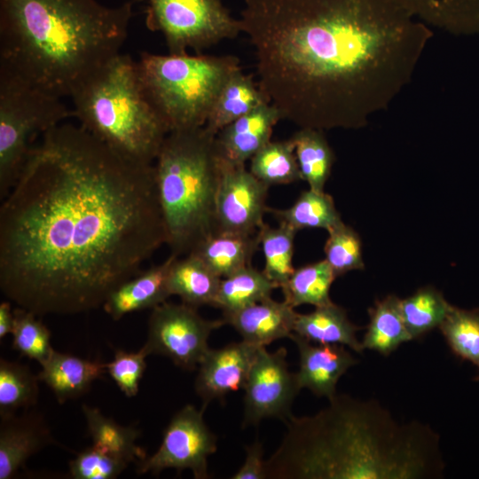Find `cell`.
I'll list each match as a JSON object with an SVG mask.
<instances>
[{"mask_svg":"<svg viewBox=\"0 0 479 479\" xmlns=\"http://www.w3.org/2000/svg\"><path fill=\"white\" fill-rule=\"evenodd\" d=\"M167 240L154 165L61 123L2 202L0 288L37 316L90 311Z\"/></svg>","mask_w":479,"mask_h":479,"instance_id":"obj_1","label":"cell"},{"mask_svg":"<svg viewBox=\"0 0 479 479\" xmlns=\"http://www.w3.org/2000/svg\"><path fill=\"white\" fill-rule=\"evenodd\" d=\"M239 19L282 119L323 130L386 110L433 36L397 0H245Z\"/></svg>","mask_w":479,"mask_h":479,"instance_id":"obj_2","label":"cell"},{"mask_svg":"<svg viewBox=\"0 0 479 479\" xmlns=\"http://www.w3.org/2000/svg\"><path fill=\"white\" fill-rule=\"evenodd\" d=\"M310 416L291 415L265 460L271 479H434L445 463L440 436L417 420L398 422L374 400L336 394Z\"/></svg>","mask_w":479,"mask_h":479,"instance_id":"obj_3","label":"cell"},{"mask_svg":"<svg viewBox=\"0 0 479 479\" xmlns=\"http://www.w3.org/2000/svg\"><path fill=\"white\" fill-rule=\"evenodd\" d=\"M133 3L0 0V69L59 98L120 53Z\"/></svg>","mask_w":479,"mask_h":479,"instance_id":"obj_4","label":"cell"},{"mask_svg":"<svg viewBox=\"0 0 479 479\" xmlns=\"http://www.w3.org/2000/svg\"><path fill=\"white\" fill-rule=\"evenodd\" d=\"M205 126L173 130L155 159L159 200L171 254H190L216 232L222 159Z\"/></svg>","mask_w":479,"mask_h":479,"instance_id":"obj_5","label":"cell"},{"mask_svg":"<svg viewBox=\"0 0 479 479\" xmlns=\"http://www.w3.org/2000/svg\"><path fill=\"white\" fill-rule=\"evenodd\" d=\"M69 97L81 127L121 154L153 164L169 130L145 95L137 61L114 55Z\"/></svg>","mask_w":479,"mask_h":479,"instance_id":"obj_6","label":"cell"},{"mask_svg":"<svg viewBox=\"0 0 479 479\" xmlns=\"http://www.w3.org/2000/svg\"><path fill=\"white\" fill-rule=\"evenodd\" d=\"M137 62L145 95L169 132L205 126L225 82L241 68L232 55L143 52Z\"/></svg>","mask_w":479,"mask_h":479,"instance_id":"obj_7","label":"cell"},{"mask_svg":"<svg viewBox=\"0 0 479 479\" xmlns=\"http://www.w3.org/2000/svg\"><path fill=\"white\" fill-rule=\"evenodd\" d=\"M74 116L61 98L0 69V196L16 183L38 134Z\"/></svg>","mask_w":479,"mask_h":479,"instance_id":"obj_8","label":"cell"},{"mask_svg":"<svg viewBox=\"0 0 479 479\" xmlns=\"http://www.w3.org/2000/svg\"><path fill=\"white\" fill-rule=\"evenodd\" d=\"M145 24L161 33L172 54L200 52L242 32L222 0H147Z\"/></svg>","mask_w":479,"mask_h":479,"instance_id":"obj_9","label":"cell"},{"mask_svg":"<svg viewBox=\"0 0 479 479\" xmlns=\"http://www.w3.org/2000/svg\"><path fill=\"white\" fill-rule=\"evenodd\" d=\"M223 325L222 318L205 319L196 308L184 302H164L152 309L142 348L148 356L167 357L178 367L192 371L209 349L211 333Z\"/></svg>","mask_w":479,"mask_h":479,"instance_id":"obj_10","label":"cell"},{"mask_svg":"<svg viewBox=\"0 0 479 479\" xmlns=\"http://www.w3.org/2000/svg\"><path fill=\"white\" fill-rule=\"evenodd\" d=\"M203 411L186 404L176 412L163 431L158 450L137 461V474L189 469L196 479L208 478V459L217 450V438L207 426Z\"/></svg>","mask_w":479,"mask_h":479,"instance_id":"obj_11","label":"cell"},{"mask_svg":"<svg viewBox=\"0 0 479 479\" xmlns=\"http://www.w3.org/2000/svg\"><path fill=\"white\" fill-rule=\"evenodd\" d=\"M287 349L270 352L260 347L244 387L242 427L257 426L265 419L284 422L292 415L293 402L301 390L287 362Z\"/></svg>","mask_w":479,"mask_h":479,"instance_id":"obj_12","label":"cell"},{"mask_svg":"<svg viewBox=\"0 0 479 479\" xmlns=\"http://www.w3.org/2000/svg\"><path fill=\"white\" fill-rule=\"evenodd\" d=\"M269 187L247 170L245 165L222 160L216 198V232L255 234L268 210Z\"/></svg>","mask_w":479,"mask_h":479,"instance_id":"obj_13","label":"cell"},{"mask_svg":"<svg viewBox=\"0 0 479 479\" xmlns=\"http://www.w3.org/2000/svg\"><path fill=\"white\" fill-rule=\"evenodd\" d=\"M260 347L245 341L210 349L198 366L194 382L202 410L213 400H224L227 394L244 389Z\"/></svg>","mask_w":479,"mask_h":479,"instance_id":"obj_14","label":"cell"},{"mask_svg":"<svg viewBox=\"0 0 479 479\" xmlns=\"http://www.w3.org/2000/svg\"><path fill=\"white\" fill-rule=\"evenodd\" d=\"M290 339L299 352V370L295 373L300 389H308L318 397H334L340 378L358 359L342 345L316 344L293 334Z\"/></svg>","mask_w":479,"mask_h":479,"instance_id":"obj_15","label":"cell"},{"mask_svg":"<svg viewBox=\"0 0 479 479\" xmlns=\"http://www.w3.org/2000/svg\"><path fill=\"white\" fill-rule=\"evenodd\" d=\"M282 120L271 103L262 105L233 121L216 136L222 160L233 165H245L264 145L271 141L273 128Z\"/></svg>","mask_w":479,"mask_h":479,"instance_id":"obj_16","label":"cell"},{"mask_svg":"<svg viewBox=\"0 0 479 479\" xmlns=\"http://www.w3.org/2000/svg\"><path fill=\"white\" fill-rule=\"evenodd\" d=\"M0 420V479H10L53 437L45 420L33 411Z\"/></svg>","mask_w":479,"mask_h":479,"instance_id":"obj_17","label":"cell"},{"mask_svg":"<svg viewBox=\"0 0 479 479\" xmlns=\"http://www.w3.org/2000/svg\"><path fill=\"white\" fill-rule=\"evenodd\" d=\"M294 308L285 301L263 299L235 312L223 315L224 325L232 326L242 340L257 347L290 338L297 317Z\"/></svg>","mask_w":479,"mask_h":479,"instance_id":"obj_18","label":"cell"},{"mask_svg":"<svg viewBox=\"0 0 479 479\" xmlns=\"http://www.w3.org/2000/svg\"><path fill=\"white\" fill-rule=\"evenodd\" d=\"M171 254L162 263L141 271L113 291L103 304L104 310L119 320L127 314L153 309L166 302L171 295L168 287V276L174 260Z\"/></svg>","mask_w":479,"mask_h":479,"instance_id":"obj_19","label":"cell"},{"mask_svg":"<svg viewBox=\"0 0 479 479\" xmlns=\"http://www.w3.org/2000/svg\"><path fill=\"white\" fill-rule=\"evenodd\" d=\"M38 374L59 404L86 393L92 382L106 373V363L52 351L42 365Z\"/></svg>","mask_w":479,"mask_h":479,"instance_id":"obj_20","label":"cell"},{"mask_svg":"<svg viewBox=\"0 0 479 479\" xmlns=\"http://www.w3.org/2000/svg\"><path fill=\"white\" fill-rule=\"evenodd\" d=\"M360 329L349 321L343 308L332 302L310 313H298L293 334L312 343L342 345L362 353V342L357 338Z\"/></svg>","mask_w":479,"mask_h":479,"instance_id":"obj_21","label":"cell"},{"mask_svg":"<svg viewBox=\"0 0 479 479\" xmlns=\"http://www.w3.org/2000/svg\"><path fill=\"white\" fill-rule=\"evenodd\" d=\"M271 103L254 75L242 68L225 82L212 107L205 128L216 135L222 129L256 107Z\"/></svg>","mask_w":479,"mask_h":479,"instance_id":"obj_22","label":"cell"},{"mask_svg":"<svg viewBox=\"0 0 479 479\" xmlns=\"http://www.w3.org/2000/svg\"><path fill=\"white\" fill-rule=\"evenodd\" d=\"M259 246L257 232H216L200 243L190 254L198 256L216 275L223 279L251 265Z\"/></svg>","mask_w":479,"mask_h":479,"instance_id":"obj_23","label":"cell"},{"mask_svg":"<svg viewBox=\"0 0 479 479\" xmlns=\"http://www.w3.org/2000/svg\"><path fill=\"white\" fill-rule=\"evenodd\" d=\"M221 278L192 254L177 257L169 272L168 287L187 305L198 308L214 306Z\"/></svg>","mask_w":479,"mask_h":479,"instance_id":"obj_24","label":"cell"},{"mask_svg":"<svg viewBox=\"0 0 479 479\" xmlns=\"http://www.w3.org/2000/svg\"><path fill=\"white\" fill-rule=\"evenodd\" d=\"M368 314L369 324L361 342L364 349L389 356L402 343L412 341L404 324L397 296L389 294L377 300L368 310Z\"/></svg>","mask_w":479,"mask_h":479,"instance_id":"obj_25","label":"cell"},{"mask_svg":"<svg viewBox=\"0 0 479 479\" xmlns=\"http://www.w3.org/2000/svg\"><path fill=\"white\" fill-rule=\"evenodd\" d=\"M82 409L93 446L130 463L146 457L145 451L136 444L139 436L137 428L121 425L98 408L83 404Z\"/></svg>","mask_w":479,"mask_h":479,"instance_id":"obj_26","label":"cell"},{"mask_svg":"<svg viewBox=\"0 0 479 479\" xmlns=\"http://www.w3.org/2000/svg\"><path fill=\"white\" fill-rule=\"evenodd\" d=\"M290 138L294 145L302 180L307 182L310 189L323 192L335 161L324 130L300 128Z\"/></svg>","mask_w":479,"mask_h":479,"instance_id":"obj_27","label":"cell"},{"mask_svg":"<svg viewBox=\"0 0 479 479\" xmlns=\"http://www.w3.org/2000/svg\"><path fill=\"white\" fill-rule=\"evenodd\" d=\"M267 212L297 232L309 228H322L327 232L342 223L331 195L309 188L301 192L295 202L286 209L268 208Z\"/></svg>","mask_w":479,"mask_h":479,"instance_id":"obj_28","label":"cell"},{"mask_svg":"<svg viewBox=\"0 0 479 479\" xmlns=\"http://www.w3.org/2000/svg\"><path fill=\"white\" fill-rule=\"evenodd\" d=\"M276 288L263 271L249 265L221 279L214 306L221 309L223 315L230 314L271 297Z\"/></svg>","mask_w":479,"mask_h":479,"instance_id":"obj_29","label":"cell"},{"mask_svg":"<svg viewBox=\"0 0 479 479\" xmlns=\"http://www.w3.org/2000/svg\"><path fill=\"white\" fill-rule=\"evenodd\" d=\"M430 27L455 33L479 22V0H397Z\"/></svg>","mask_w":479,"mask_h":479,"instance_id":"obj_30","label":"cell"},{"mask_svg":"<svg viewBox=\"0 0 479 479\" xmlns=\"http://www.w3.org/2000/svg\"><path fill=\"white\" fill-rule=\"evenodd\" d=\"M335 278L326 259L294 269L280 287L284 301L294 308L328 304L332 302L329 292Z\"/></svg>","mask_w":479,"mask_h":479,"instance_id":"obj_31","label":"cell"},{"mask_svg":"<svg viewBox=\"0 0 479 479\" xmlns=\"http://www.w3.org/2000/svg\"><path fill=\"white\" fill-rule=\"evenodd\" d=\"M40 381L27 365L0 359V419L16 414L19 409L29 410L39 397Z\"/></svg>","mask_w":479,"mask_h":479,"instance_id":"obj_32","label":"cell"},{"mask_svg":"<svg viewBox=\"0 0 479 479\" xmlns=\"http://www.w3.org/2000/svg\"><path fill=\"white\" fill-rule=\"evenodd\" d=\"M249 161V171L269 186L302 180L291 138L269 141Z\"/></svg>","mask_w":479,"mask_h":479,"instance_id":"obj_33","label":"cell"},{"mask_svg":"<svg viewBox=\"0 0 479 479\" xmlns=\"http://www.w3.org/2000/svg\"><path fill=\"white\" fill-rule=\"evenodd\" d=\"M296 232L284 224L271 227L265 223L257 232L264 257L263 271L278 287H281L294 271L292 261Z\"/></svg>","mask_w":479,"mask_h":479,"instance_id":"obj_34","label":"cell"},{"mask_svg":"<svg viewBox=\"0 0 479 479\" xmlns=\"http://www.w3.org/2000/svg\"><path fill=\"white\" fill-rule=\"evenodd\" d=\"M452 306L433 287H424L411 296L400 299L401 313L412 340L438 327Z\"/></svg>","mask_w":479,"mask_h":479,"instance_id":"obj_35","label":"cell"},{"mask_svg":"<svg viewBox=\"0 0 479 479\" xmlns=\"http://www.w3.org/2000/svg\"><path fill=\"white\" fill-rule=\"evenodd\" d=\"M438 328L452 353L479 370V308L464 310L452 305Z\"/></svg>","mask_w":479,"mask_h":479,"instance_id":"obj_36","label":"cell"},{"mask_svg":"<svg viewBox=\"0 0 479 479\" xmlns=\"http://www.w3.org/2000/svg\"><path fill=\"white\" fill-rule=\"evenodd\" d=\"M13 312L12 348L22 357L42 365L54 350L50 330L27 310L19 307Z\"/></svg>","mask_w":479,"mask_h":479,"instance_id":"obj_37","label":"cell"},{"mask_svg":"<svg viewBox=\"0 0 479 479\" xmlns=\"http://www.w3.org/2000/svg\"><path fill=\"white\" fill-rule=\"evenodd\" d=\"M326 261L336 278L365 267L361 240L357 233L343 222L328 231L324 247Z\"/></svg>","mask_w":479,"mask_h":479,"instance_id":"obj_38","label":"cell"},{"mask_svg":"<svg viewBox=\"0 0 479 479\" xmlns=\"http://www.w3.org/2000/svg\"><path fill=\"white\" fill-rule=\"evenodd\" d=\"M127 460L91 445L77 453L69 462V475L74 479H114L128 467Z\"/></svg>","mask_w":479,"mask_h":479,"instance_id":"obj_39","label":"cell"},{"mask_svg":"<svg viewBox=\"0 0 479 479\" xmlns=\"http://www.w3.org/2000/svg\"><path fill=\"white\" fill-rule=\"evenodd\" d=\"M147 356L143 348L137 352L116 349L113 360L106 363V373L127 397L138 393L140 381L147 367Z\"/></svg>","mask_w":479,"mask_h":479,"instance_id":"obj_40","label":"cell"},{"mask_svg":"<svg viewBox=\"0 0 479 479\" xmlns=\"http://www.w3.org/2000/svg\"><path fill=\"white\" fill-rule=\"evenodd\" d=\"M244 463L232 476V479H264L266 478L263 447L260 441L245 447Z\"/></svg>","mask_w":479,"mask_h":479,"instance_id":"obj_41","label":"cell"},{"mask_svg":"<svg viewBox=\"0 0 479 479\" xmlns=\"http://www.w3.org/2000/svg\"><path fill=\"white\" fill-rule=\"evenodd\" d=\"M14 322V312L12 310L10 301L0 303V339L12 334Z\"/></svg>","mask_w":479,"mask_h":479,"instance_id":"obj_42","label":"cell"}]
</instances>
